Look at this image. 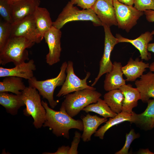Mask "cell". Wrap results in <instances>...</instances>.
Returning a JSON list of instances; mask_svg holds the SVG:
<instances>
[{
  "label": "cell",
  "instance_id": "cell-37",
  "mask_svg": "<svg viewBox=\"0 0 154 154\" xmlns=\"http://www.w3.org/2000/svg\"><path fill=\"white\" fill-rule=\"evenodd\" d=\"M119 2L124 4L133 6L134 3V0H117Z\"/></svg>",
  "mask_w": 154,
  "mask_h": 154
},
{
  "label": "cell",
  "instance_id": "cell-36",
  "mask_svg": "<svg viewBox=\"0 0 154 154\" xmlns=\"http://www.w3.org/2000/svg\"><path fill=\"white\" fill-rule=\"evenodd\" d=\"M137 153L139 154H154V153L151 151L149 149L147 148L140 149L137 152Z\"/></svg>",
  "mask_w": 154,
  "mask_h": 154
},
{
  "label": "cell",
  "instance_id": "cell-1",
  "mask_svg": "<svg viewBox=\"0 0 154 154\" xmlns=\"http://www.w3.org/2000/svg\"><path fill=\"white\" fill-rule=\"evenodd\" d=\"M42 105L46 111L45 121L43 126L48 127L57 137H63L69 139V131L76 129L82 131L83 125L82 120H75L67 113L62 102L59 111H56L50 108L46 102L42 101Z\"/></svg>",
  "mask_w": 154,
  "mask_h": 154
},
{
  "label": "cell",
  "instance_id": "cell-38",
  "mask_svg": "<svg viewBox=\"0 0 154 154\" xmlns=\"http://www.w3.org/2000/svg\"><path fill=\"white\" fill-rule=\"evenodd\" d=\"M147 50L148 51H151L154 53V42L148 44Z\"/></svg>",
  "mask_w": 154,
  "mask_h": 154
},
{
  "label": "cell",
  "instance_id": "cell-11",
  "mask_svg": "<svg viewBox=\"0 0 154 154\" xmlns=\"http://www.w3.org/2000/svg\"><path fill=\"white\" fill-rule=\"evenodd\" d=\"M61 35L60 29L52 26L44 35V38L49 49L48 52L46 56V62L49 66H52L60 60Z\"/></svg>",
  "mask_w": 154,
  "mask_h": 154
},
{
  "label": "cell",
  "instance_id": "cell-28",
  "mask_svg": "<svg viewBox=\"0 0 154 154\" xmlns=\"http://www.w3.org/2000/svg\"><path fill=\"white\" fill-rule=\"evenodd\" d=\"M12 24L8 22L0 23V51L4 47L11 37Z\"/></svg>",
  "mask_w": 154,
  "mask_h": 154
},
{
  "label": "cell",
  "instance_id": "cell-4",
  "mask_svg": "<svg viewBox=\"0 0 154 154\" xmlns=\"http://www.w3.org/2000/svg\"><path fill=\"white\" fill-rule=\"evenodd\" d=\"M68 1L53 22V26L60 29L66 23L74 21H90L95 26H103V24L92 8L80 10Z\"/></svg>",
  "mask_w": 154,
  "mask_h": 154
},
{
  "label": "cell",
  "instance_id": "cell-31",
  "mask_svg": "<svg viewBox=\"0 0 154 154\" xmlns=\"http://www.w3.org/2000/svg\"><path fill=\"white\" fill-rule=\"evenodd\" d=\"M134 7L140 11L154 10V0H134Z\"/></svg>",
  "mask_w": 154,
  "mask_h": 154
},
{
  "label": "cell",
  "instance_id": "cell-29",
  "mask_svg": "<svg viewBox=\"0 0 154 154\" xmlns=\"http://www.w3.org/2000/svg\"><path fill=\"white\" fill-rule=\"evenodd\" d=\"M0 14L5 21L13 24L11 4L8 0H0Z\"/></svg>",
  "mask_w": 154,
  "mask_h": 154
},
{
  "label": "cell",
  "instance_id": "cell-9",
  "mask_svg": "<svg viewBox=\"0 0 154 154\" xmlns=\"http://www.w3.org/2000/svg\"><path fill=\"white\" fill-rule=\"evenodd\" d=\"M103 26L105 33L104 51L99 63V73L91 85L92 86L96 84L102 76L112 69L113 63L110 60L111 54L114 46L119 43L117 39L112 35L110 27L104 24Z\"/></svg>",
  "mask_w": 154,
  "mask_h": 154
},
{
  "label": "cell",
  "instance_id": "cell-33",
  "mask_svg": "<svg viewBox=\"0 0 154 154\" xmlns=\"http://www.w3.org/2000/svg\"><path fill=\"white\" fill-rule=\"evenodd\" d=\"M97 0H70L73 5H76L84 9L92 8Z\"/></svg>",
  "mask_w": 154,
  "mask_h": 154
},
{
  "label": "cell",
  "instance_id": "cell-2",
  "mask_svg": "<svg viewBox=\"0 0 154 154\" xmlns=\"http://www.w3.org/2000/svg\"><path fill=\"white\" fill-rule=\"evenodd\" d=\"M35 43L24 37H11L0 51V64L5 65L12 62L16 66L28 60L27 49L31 48Z\"/></svg>",
  "mask_w": 154,
  "mask_h": 154
},
{
  "label": "cell",
  "instance_id": "cell-20",
  "mask_svg": "<svg viewBox=\"0 0 154 154\" xmlns=\"http://www.w3.org/2000/svg\"><path fill=\"white\" fill-rule=\"evenodd\" d=\"M33 15L39 36L42 40L45 33L53 26V22L45 8L37 6Z\"/></svg>",
  "mask_w": 154,
  "mask_h": 154
},
{
  "label": "cell",
  "instance_id": "cell-26",
  "mask_svg": "<svg viewBox=\"0 0 154 154\" xmlns=\"http://www.w3.org/2000/svg\"><path fill=\"white\" fill-rule=\"evenodd\" d=\"M124 95L119 89L111 90L104 96V100L114 112L118 114L122 111Z\"/></svg>",
  "mask_w": 154,
  "mask_h": 154
},
{
  "label": "cell",
  "instance_id": "cell-18",
  "mask_svg": "<svg viewBox=\"0 0 154 154\" xmlns=\"http://www.w3.org/2000/svg\"><path fill=\"white\" fill-rule=\"evenodd\" d=\"M140 78L135 84L140 93L141 100L147 103L150 98H154V73L150 71Z\"/></svg>",
  "mask_w": 154,
  "mask_h": 154
},
{
  "label": "cell",
  "instance_id": "cell-21",
  "mask_svg": "<svg viewBox=\"0 0 154 154\" xmlns=\"http://www.w3.org/2000/svg\"><path fill=\"white\" fill-rule=\"evenodd\" d=\"M0 104L12 115H17L20 108L25 106L22 94H13L7 92H0Z\"/></svg>",
  "mask_w": 154,
  "mask_h": 154
},
{
  "label": "cell",
  "instance_id": "cell-35",
  "mask_svg": "<svg viewBox=\"0 0 154 154\" xmlns=\"http://www.w3.org/2000/svg\"><path fill=\"white\" fill-rule=\"evenodd\" d=\"M70 147L68 146H62L58 148L56 152L54 153L44 152V154H68V151Z\"/></svg>",
  "mask_w": 154,
  "mask_h": 154
},
{
  "label": "cell",
  "instance_id": "cell-16",
  "mask_svg": "<svg viewBox=\"0 0 154 154\" xmlns=\"http://www.w3.org/2000/svg\"><path fill=\"white\" fill-rule=\"evenodd\" d=\"M147 103V107L143 112L137 114L132 112L130 122L146 130H151L154 126V99H149Z\"/></svg>",
  "mask_w": 154,
  "mask_h": 154
},
{
  "label": "cell",
  "instance_id": "cell-14",
  "mask_svg": "<svg viewBox=\"0 0 154 154\" xmlns=\"http://www.w3.org/2000/svg\"><path fill=\"white\" fill-rule=\"evenodd\" d=\"M36 69V66L33 59L24 62L12 68L0 67V77L13 76L29 80L34 77L33 72Z\"/></svg>",
  "mask_w": 154,
  "mask_h": 154
},
{
  "label": "cell",
  "instance_id": "cell-40",
  "mask_svg": "<svg viewBox=\"0 0 154 154\" xmlns=\"http://www.w3.org/2000/svg\"><path fill=\"white\" fill-rule=\"evenodd\" d=\"M19 0H8V2L9 4H11Z\"/></svg>",
  "mask_w": 154,
  "mask_h": 154
},
{
  "label": "cell",
  "instance_id": "cell-27",
  "mask_svg": "<svg viewBox=\"0 0 154 154\" xmlns=\"http://www.w3.org/2000/svg\"><path fill=\"white\" fill-rule=\"evenodd\" d=\"M82 110L86 113L94 112L106 118L114 117L117 114L112 111L104 100L100 98L96 102L89 104Z\"/></svg>",
  "mask_w": 154,
  "mask_h": 154
},
{
  "label": "cell",
  "instance_id": "cell-17",
  "mask_svg": "<svg viewBox=\"0 0 154 154\" xmlns=\"http://www.w3.org/2000/svg\"><path fill=\"white\" fill-rule=\"evenodd\" d=\"M122 67L120 62L116 61L113 63L112 70L106 73L104 81V88L106 91L119 89L126 84V80L123 76Z\"/></svg>",
  "mask_w": 154,
  "mask_h": 154
},
{
  "label": "cell",
  "instance_id": "cell-22",
  "mask_svg": "<svg viewBox=\"0 0 154 154\" xmlns=\"http://www.w3.org/2000/svg\"><path fill=\"white\" fill-rule=\"evenodd\" d=\"M119 89L124 95L122 111L131 113L133 108L137 106L138 101L141 100L140 93L136 88L130 84H125Z\"/></svg>",
  "mask_w": 154,
  "mask_h": 154
},
{
  "label": "cell",
  "instance_id": "cell-24",
  "mask_svg": "<svg viewBox=\"0 0 154 154\" xmlns=\"http://www.w3.org/2000/svg\"><path fill=\"white\" fill-rule=\"evenodd\" d=\"M23 78L10 76L5 77L0 82V92H10L16 94H21L26 88Z\"/></svg>",
  "mask_w": 154,
  "mask_h": 154
},
{
  "label": "cell",
  "instance_id": "cell-7",
  "mask_svg": "<svg viewBox=\"0 0 154 154\" xmlns=\"http://www.w3.org/2000/svg\"><path fill=\"white\" fill-rule=\"evenodd\" d=\"M116 19L118 27L127 32L137 24L138 20L144 14L143 11L137 9L133 6L128 5L113 0Z\"/></svg>",
  "mask_w": 154,
  "mask_h": 154
},
{
  "label": "cell",
  "instance_id": "cell-39",
  "mask_svg": "<svg viewBox=\"0 0 154 154\" xmlns=\"http://www.w3.org/2000/svg\"><path fill=\"white\" fill-rule=\"evenodd\" d=\"M149 68L150 71L154 72V62L150 64Z\"/></svg>",
  "mask_w": 154,
  "mask_h": 154
},
{
  "label": "cell",
  "instance_id": "cell-42",
  "mask_svg": "<svg viewBox=\"0 0 154 154\" xmlns=\"http://www.w3.org/2000/svg\"></svg>",
  "mask_w": 154,
  "mask_h": 154
},
{
  "label": "cell",
  "instance_id": "cell-19",
  "mask_svg": "<svg viewBox=\"0 0 154 154\" xmlns=\"http://www.w3.org/2000/svg\"><path fill=\"white\" fill-rule=\"evenodd\" d=\"M149 64L140 61L139 58L134 60L131 58L127 64L122 68L123 74L126 78L127 82H133L140 78L146 70V69L149 68Z\"/></svg>",
  "mask_w": 154,
  "mask_h": 154
},
{
  "label": "cell",
  "instance_id": "cell-13",
  "mask_svg": "<svg viewBox=\"0 0 154 154\" xmlns=\"http://www.w3.org/2000/svg\"><path fill=\"white\" fill-rule=\"evenodd\" d=\"M40 4L39 0H19L11 4L12 24L17 23L25 17L33 15Z\"/></svg>",
  "mask_w": 154,
  "mask_h": 154
},
{
  "label": "cell",
  "instance_id": "cell-8",
  "mask_svg": "<svg viewBox=\"0 0 154 154\" xmlns=\"http://www.w3.org/2000/svg\"><path fill=\"white\" fill-rule=\"evenodd\" d=\"M67 63L66 79L56 95L57 97H59L66 96L72 92L85 89L96 90V88L87 84V81L90 76V72H87L85 78L81 79L74 72L73 62L68 61Z\"/></svg>",
  "mask_w": 154,
  "mask_h": 154
},
{
  "label": "cell",
  "instance_id": "cell-23",
  "mask_svg": "<svg viewBox=\"0 0 154 154\" xmlns=\"http://www.w3.org/2000/svg\"><path fill=\"white\" fill-rule=\"evenodd\" d=\"M82 119L83 130L81 138L84 142L90 141L92 135L97 131L98 127L108 121L107 118H101L96 115L92 116L89 114L82 117Z\"/></svg>",
  "mask_w": 154,
  "mask_h": 154
},
{
  "label": "cell",
  "instance_id": "cell-10",
  "mask_svg": "<svg viewBox=\"0 0 154 154\" xmlns=\"http://www.w3.org/2000/svg\"><path fill=\"white\" fill-rule=\"evenodd\" d=\"M11 37H24L36 43L42 40L38 33L33 15L12 24Z\"/></svg>",
  "mask_w": 154,
  "mask_h": 154
},
{
  "label": "cell",
  "instance_id": "cell-41",
  "mask_svg": "<svg viewBox=\"0 0 154 154\" xmlns=\"http://www.w3.org/2000/svg\"><path fill=\"white\" fill-rule=\"evenodd\" d=\"M33 0V1H36V0Z\"/></svg>",
  "mask_w": 154,
  "mask_h": 154
},
{
  "label": "cell",
  "instance_id": "cell-30",
  "mask_svg": "<svg viewBox=\"0 0 154 154\" xmlns=\"http://www.w3.org/2000/svg\"><path fill=\"white\" fill-rule=\"evenodd\" d=\"M140 135L136 133L134 129H132L126 135V139L125 144L122 148L119 151L116 152V154H127L131 144L135 139L139 138Z\"/></svg>",
  "mask_w": 154,
  "mask_h": 154
},
{
  "label": "cell",
  "instance_id": "cell-3",
  "mask_svg": "<svg viewBox=\"0 0 154 154\" xmlns=\"http://www.w3.org/2000/svg\"><path fill=\"white\" fill-rule=\"evenodd\" d=\"M22 92L26 106L23 110L24 114L31 116L35 127L37 129L41 128L45 121L46 111L42 104L40 94L36 88L30 86Z\"/></svg>",
  "mask_w": 154,
  "mask_h": 154
},
{
  "label": "cell",
  "instance_id": "cell-32",
  "mask_svg": "<svg viewBox=\"0 0 154 154\" xmlns=\"http://www.w3.org/2000/svg\"><path fill=\"white\" fill-rule=\"evenodd\" d=\"M81 137V135L80 133L77 131L75 132L73 140L69 150L68 154H78L77 149Z\"/></svg>",
  "mask_w": 154,
  "mask_h": 154
},
{
  "label": "cell",
  "instance_id": "cell-6",
  "mask_svg": "<svg viewBox=\"0 0 154 154\" xmlns=\"http://www.w3.org/2000/svg\"><path fill=\"white\" fill-rule=\"evenodd\" d=\"M101 96L96 90L85 89L66 95L62 103L67 114L73 117L87 106L96 102Z\"/></svg>",
  "mask_w": 154,
  "mask_h": 154
},
{
  "label": "cell",
  "instance_id": "cell-25",
  "mask_svg": "<svg viewBox=\"0 0 154 154\" xmlns=\"http://www.w3.org/2000/svg\"><path fill=\"white\" fill-rule=\"evenodd\" d=\"M132 114L123 111L117 114L114 117H110L106 123L94 133V136L101 139H104L106 132L112 127L125 121L131 122Z\"/></svg>",
  "mask_w": 154,
  "mask_h": 154
},
{
  "label": "cell",
  "instance_id": "cell-34",
  "mask_svg": "<svg viewBox=\"0 0 154 154\" xmlns=\"http://www.w3.org/2000/svg\"><path fill=\"white\" fill-rule=\"evenodd\" d=\"M147 20L149 22H154V10H148L144 11ZM151 34L154 35V30L151 32Z\"/></svg>",
  "mask_w": 154,
  "mask_h": 154
},
{
  "label": "cell",
  "instance_id": "cell-15",
  "mask_svg": "<svg viewBox=\"0 0 154 154\" xmlns=\"http://www.w3.org/2000/svg\"><path fill=\"white\" fill-rule=\"evenodd\" d=\"M116 37L119 43L128 42L133 45L139 50L142 60L148 61L151 59V54L147 50L148 44L153 40V35L150 32L147 31L134 39L124 38L118 34L116 35Z\"/></svg>",
  "mask_w": 154,
  "mask_h": 154
},
{
  "label": "cell",
  "instance_id": "cell-5",
  "mask_svg": "<svg viewBox=\"0 0 154 154\" xmlns=\"http://www.w3.org/2000/svg\"><path fill=\"white\" fill-rule=\"evenodd\" d=\"M67 64L66 61L62 63L59 74L55 78L39 81L34 76L28 80L29 86L38 90L40 95L47 100L52 108H55L57 105L58 102L54 99V92L57 87L63 85L65 80Z\"/></svg>",
  "mask_w": 154,
  "mask_h": 154
},
{
  "label": "cell",
  "instance_id": "cell-12",
  "mask_svg": "<svg viewBox=\"0 0 154 154\" xmlns=\"http://www.w3.org/2000/svg\"><path fill=\"white\" fill-rule=\"evenodd\" d=\"M92 9L103 25L117 26L113 0H97Z\"/></svg>",
  "mask_w": 154,
  "mask_h": 154
}]
</instances>
